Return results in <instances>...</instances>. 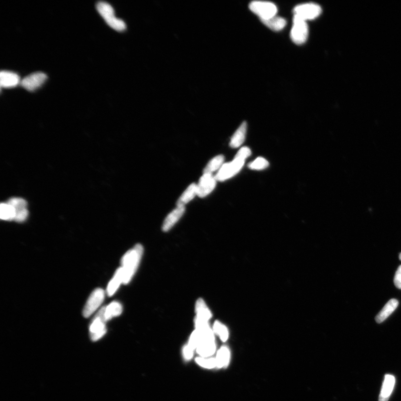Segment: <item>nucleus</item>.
Masks as SVG:
<instances>
[{
    "mask_svg": "<svg viewBox=\"0 0 401 401\" xmlns=\"http://www.w3.org/2000/svg\"><path fill=\"white\" fill-rule=\"evenodd\" d=\"M196 195H198L197 184L192 183L188 186L187 189L178 200V206H184L186 204L189 202L193 199Z\"/></svg>",
    "mask_w": 401,
    "mask_h": 401,
    "instance_id": "obj_18",
    "label": "nucleus"
},
{
    "mask_svg": "<svg viewBox=\"0 0 401 401\" xmlns=\"http://www.w3.org/2000/svg\"><path fill=\"white\" fill-rule=\"evenodd\" d=\"M216 180L210 174H203L197 184L198 196L200 198L206 197L214 190Z\"/></svg>",
    "mask_w": 401,
    "mask_h": 401,
    "instance_id": "obj_10",
    "label": "nucleus"
},
{
    "mask_svg": "<svg viewBox=\"0 0 401 401\" xmlns=\"http://www.w3.org/2000/svg\"><path fill=\"white\" fill-rule=\"evenodd\" d=\"M46 75L42 72L34 73L27 76L21 81L20 85L30 92H33L44 83Z\"/></svg>",
    "mask_w": 401,
    "mask_h": 401,
    "instance_id": "obj_9",
    "label": "nucleus"
},
{
    "mask_svg": "<svg viewBox=\"0 0 401 401\" xmlns=\"http://www.w3.org/2000/svg\"><path fill=\"white\" fill-rule=\"evenodd\" d=\"M123 311L122 306L117 301H113L108 306H105V317L107 321L112 318L120 315Z\"/></svg>",
    "mask_w": 401,
    "mask_h": 401,
    "instance_id": "obj_22",
    "label": "nucleus"
},
{
    "mask_svg": "<svg viewBox=\"0 0 401 401\" xmlns=\"http://www.w3.org/2000/svg\"><path fill=\"white\" fill-rule=\"evenodd\" d=\"M194 351L195 349L190 347L189 345H186L183 349V354L184 359L186 360H190L194 356Z\"/></svg>",
    "mask_w": 401,
    "mask_h": 401,
    "instance_id": "obj_31",
    "label": "nucleus"
},
{
    "mask_svg": "<svg viewBox=\"0 0 401 401\" xmlns=\"http://www.w3.org/2000/svg\"><path fill=\"white\" fill-rule=\"evenodd\" d=\"M399 301L395 299H392L389 301L380 312L377 314L376 317L377 323H382L385 320L390 317L395 310L398 307Z\"/></svg>",
    "mask_w": 401,
    "mask_h": 401,
    "instance_id": "obj_14",
    "label": "nucleus"
},
{
    "mask_svg": "<svg viewBox=\"0 0 401 401\" xmlns=\"http://www.w3.org/2000/svg\"><path fill=\"white\" fill-rule=\"evenodd\" d=\"M143 253V247L137 244L131 250L125 253L121 259V269L123 270V284H127L131 281L136 272Z\"/></svg>",
    "mask_w": 401,
    "mask_h": 401,
    "instance_id": "obj_1",
    "label": "nucleus"
},
{
    "mask_svg": "<svg viewBox=\"0 0 401 401\" xmlns=\"http://www.w3.org/2000/svg\"><path fill=\"white\" fill-rule=\"evenodd\" d=\"M105 306H103L97 313L90 324L89 331L93 341L100 340L107 332L105 323L107 321L105 317Z\"/></svg>",
    "mask_w": 401,
    "mask_h": 401,
    "instance_id": "obj_6",
    "label": "nucleus"
},
{
    "mask_svg": "<svg viewBox=\"0 0 401 401\" xmlns=\"http://www.w3.org/2000/svg\"><path fill=\"white\" fill-rule=\"evenodd\" d=\"M185 211L184 206H178L172 211L165 219L162 225V230L164 232L170 230L182 217Z\"/></svg>",
    "mask_w": 401,
    "mask_h": 401,
    "instance_id": "obj_12",
    "label": "nucleus"
},
{
    "mask_svg": "<svg viewBox=\"0 0 401 401\" xmlns=\"http://www.w3.org/2000/svg\"><path fill=\"white\" fill-rule=\"evenodd\" d=\"M245 159L237 154L232 162L223 164L215 176L216 180L224 181L233 178L241 170L245 163Z\"/></svg>",
    "mask_w": 401,
    "mask_h": 401,
    "instance_id": "obj_3",
    "label": "nucleus"
},
{
    "mask_svg": "<svg viewBox=\"0 0 401 401\" xmlns=\"http://www.w3.org/2000/svg\"><path fill=\"white\" fill-rule=\"evenodd\" d=\"M269 165L268 161L262 157H259L249 164V167L252 170H261L268 167Z\"/></svg>",
    "mask_w": 401,
    "mask_h": 401,
    "instance_id": "obj_28",
    "label": "nucleus"
},
{
    "mask_svg": "<svg viewBox=\"0 0 401 401\" xmlns=\"http://www.w3.org/2000/svg\"><path fill=\"white\" fill-rule=\"evenodd\" d=\"M16 211L14 208L8 203H2L0 205V218L5 221L15 220Z\"/></svg>",
    "mask_w": 401,
    "mask_h": 401,
    "instance_id": "obj_24",
    "label": "nucleus"
},
{
    "mask_svg": "<svg viewBox=\"0 0 401 401\" xmlns=\"http://www.w3.org/2000/svg\"><path fill=\"white\" fill-rule=\"evenodd\" d=\"M8 203L11 204L14 208L16 214L18 212L26 209L27 202L25 200L21 198H14L9 200Z\"/></svg>",
    "mask_w": 401,
    "mask_h": 401,
    "instance_id": "obj_27",
    "label": "nucleus"
},
{
    "mask_svg": "<svg viewBox=\"0 0 401 401\" xmlns=\"http://www.w3.org/2000/svg\"><path fill=\"white\" fill-rule=\"evenodd\" d=\"M195 325L196 330L199 331H204L210 328L208 321L200 319L198 317L195 318Z\"/></svg>",
    "mask_w": 401,
    "mask_h": 401,
    "instance_id": "obj_29",
    "label": "nucleus"
},
{
    "mask_svg": "<svg viewBox=\"0 0 401 401\" xmlns=\"http://www.w3.org/2000/svg\"><path fill=\"white\" fill-rule=\"evenodd\" d=\"M309 34L308 26L306 21L294 16L293 24L290 32V38L297 45L304 44L307 40Z\"/></svg>",
    "mask_w": 401,
    "mask_h": 401,
    "instance_id": "obj_4",
    "label": "nucleus"
},
{
    "mask_svg": "<svg viewBox=\"0 0 401 401\" xmlns=\"http://www.w3.org/2000/svg\"><path fill=\"white\" fill-rule=\"evenodd\" d=\"M321 13V7L314 3L300 4L294 9V16H297L305 21L316 19L320 17Z\"/></svg>",
    "mask_w": 401,
    "mask_h": 401,
    "instance_id": "obj_7",
    "label": "nucleus"
},
{
    "mask_svg": "<svg viewBox=\"0 0 401 401\" xmlns=\"http://www.w3.org/2000/svg\"><path fill=\"white\" fill-rule=\"evenodd\" d=\"M246 131L247 123L243 121L231 138L230 145L232 148H238L244 142Z\"/></svg>",
    "mask_w": 401,
    "mask_h": 401,
    "instance_id": "obj_15",
    "label": "nucleus"
},
{
    "mask_svg": "<svg viewBox=\"0 0 401 401\" xmlns=\"http://www.w3.org/2000/svg\"><path fill=\"white\" fill-rule=\"evenodd\" d=\"M196 317L207 321L210 320L212 314L205 302L201 298L199 299L196 303Z\"/></svg>",
    "mask_w": 401,
    "mask_h": 401,
    "instance_id": "obj_21",
    "label": "nucleus"
},
{
    "mask_svg": "<svg viewBox=\"0 0 401 401\" xmlns=\"http://www.w3.org/2000/svg\"><path fill=\"white\" fill-rule=\"evenodd\" d=\"M123 282V270L121 267L118 269L111 281L109 282L107 288V294L109 297L113 296L119 289L120 285Z\"/></svg>",
    "mask_w": 401,
    "mask_h": 401,
    "instance_id": "obj_17",
    "label": "nucleus"
},
{
    "mask_svg": "<svg viewBox=\"0 0 401 401\" xmlns=\"http://www.w3.org/2000/svg\"><path fill=\"white\" fill-rule=\"evenodd\" d=\"M105 292L103 289L97 288L93 291L88 298L82 310V315L85 318H89L100 308L103 302Z\"/></svg>",
    "mask_w": 401,
    "mask_h": 401,
    "instance_id": "obj_8",
    "label": "nucleus"
},
{
    "mask_svg": "<svg viewBox=\"0 0 401 401\" xmlns=\"http://www.w3.org/2000/svg\"><path fill=\"white\" fill-rule=\"evenodd\" d=\"M213 331L215 334L220 337L222 341H226L229 338V333L227 328L219 321H215L213 327Z\"/></svg>",
    "mask_w": 401,
    "mask_h": 401,
    "instance_id": "obj_25",
    "label": "nucleus"
},
{
    "mask_svg": "<svg viewBox=\"0 0 401 401\" xmlns=\"http://www.w3.org/2000/svg\"><path fill=\"white\" fill-rule=\"evenodd\" d=\"M20 78L17 73L1 71L0 73V85L1 88H11L21 83Z\"/></svg>",
    "mask_w": 401,
    "mask_h": 401,
    "instance_id": "obj_11",
    "label": "nucleus"
},
{
    "mask_svg": "<svg viewBox=\"0 0 401 401\" xmlns=\"http://www.w3.org/2000/svg\"><path fill=\"white\" fill-rule=\"evenodd\" d=\"M28 214L29 212L28 211H27V208L26 209L18 212L16 214L15 220L16 221L18 222H23L25 221L27 216H28Z\"/></svg>",
    "mask_w": 401,
    "mask_h": 401,
    "instance_id": "obj_30",
    "label": "nucleus"
},
{
    "mask_svg": "<svg viewBox=\"0 0 401 401\" xmlns=\"http://www.w3.org/2000/svg\"><path fill=\"white\" fill-rule=\"evenodd\" d=\"M196 350L200 357H211L216 351L215 341H202Z\"/></svg>",
    "mask_w": 401,
    "mask_h": 401,
    "instance_id": "obj_16",
    "label": "nucleus"
},
{
    "mask_svg": "<svg viewBox=\"0 0 401 401\" xmlns=\"http://www.w3.org/2000/svg\"><path fill=\"white\" fill-rule=\"evenodd\" d=\"M196 362L200 366L206 369H212L217 367L216 360L214 358L198 357L196 359Z\"/></svg>",
    "mask_w": 401,
    "mask_h": 401,
    "instance_id": "obj_26",
    "label": "nucleus"
},
{
    "mask_svg": "<svg viewBox=\"0 0 401 401\" xmlns=\"http://www.w3.org/2000/svg\"><path fill=\"white\" fill-rule=\"evenodd\" d=\"M264 24L271 30L275 31L282 30L286 25V20L284 18L275 17L266 20H261Z\"/></svg>",
    "mask_w": 401,
    "mask_h": 401,
    "instance_id": "obj_19",
    "label": "nucleus"
},
{
    "mask_svg": "<svg viewBox=\"0 0 401 401\" xmlns=\"http://www.w3.org/2000/svg\"><path fill=\"white\" fill-rule=\"evenodd\" d=\"M396 382L395 377L391 375L384 377V382L379 398V401H388L390 399Z\"/></svg>",
    "mask_w": 401,
    "mask_h": 401,
    "instance_id": "obj_13",
    "label": "nucleus"
},
{
    "mask_svg": "<svg viewBox=\"0 0 401 401\" xmlns=\"http://www.w3.org/2000/svg\"><path fill=\"white\" fill-rule=\"evenodd\" d=\"M249 8L253 13L258 16L261 20H266L276 16L278 9L274 3L267 1H256L251 2Z\"/></svg>",
    "mask_w": 401,
    "mask_h": 401,
    "instance_id": "obj_5",
    "label": "nucleus"
},
{
    "mask_svg": "<svg viewBox=\"0 0 401 401\" xmlns=\"http://www.w3.org/2000/svg\"><path fill=\"white\" fill-rule=\"evenodd\" d=\"M97 9L105 22L112 29L120 32L126 29V24L122 20L116 17L115 10L109 3L100 1L97 3Z\"/></svg>",
    "mask_w": 401,
    "mask_h": 401,
    "instance_id": "obj_2",
    "label": "nucleus"
},
{
    "mask_svg": "<svg viewBox=\"0 0 401 401\" xmlns=\"http://www.w3.org/2000/svg\"><path fill=\"white\" fill-rule=\"evenodd\" d=\"M230 359V352L227 347H222L220 348L215 358L217 367L221 368L226 367L229 364Z\"/></svg>",
    "mask_w": 401,
    "mask_h": 401,
    "instance_id": "obj_20",
    "label": "nucleus"
},
{
    "mask_svg": "<svg viewBox=\"0 0 401 401\" xmlns=\"http://www.w3.org/2000/svg\"><path fill=\"white\" fill-rule=\"evenodd\" d=\"M394 284L396 288L401 289V265L396 271L394 278Z\"/></svg>",
    "mask_w": 401,
    "mask_h": 401,
    "instance_id": "obj_32",
    "label": "nucleus"
},
{
    "mask_svg": "<svg viewBox=\"0 0 401 401\" xmlns=\"http://www.w3.org/2000/svg\"><path fill=\"white\" fill-rule=\"evenodd\" d=\"M399 258H400V261H401V253L400 254Z\"/></svg>",
    "mask_w": 401,
    "mask_h": 401,
    "instance_id": "obj_33",
    "label": "nucleus"
},
{
    "mask_svg": "<svg viewBox=\"0 0 401 401\" xmlns=\"http://www.w3.org/2000/svg\"><path fill=\"white\" fill-rule=\"evenodd\" d=\"M224 162V157L222 155H219L214 157L207 164L203 170V174L212 175V173L220 170L223 166Z\"/></svg>",
    "mask_w": 401,
    "mask_h": 401,
    "instance_id": "obj_23",
    "label": "nucleus"
}]
</instances>
